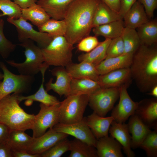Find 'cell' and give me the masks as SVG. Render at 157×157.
Returning a JSON list of instances; mask_svg holds the SVG:
<instances>
[{"instance_id":"obj_28","label":"cell","mask_w":157,"mask_h":157,"mask_svg":"<svg viewBox=\"0 0 157 157\" xmlns=\"http://www.w3.org/2000/svg\"><path fill=\"white\" fill-rule=\"evenodd\" d=\"M22 130L10 131L7 143L13 151H27L32 144L34 138Z\"/></svg>"},{"instance_id":"obj_22","label":"cell","mask_w":157,"mask_h":157,"mask_svg":"<svg viewBox=\"0 0 157 157\" xmlns=\"http://www.w3.org/2000/svg\"><path fill=\"white\" fill-rule=\"evenodd\" d=\"M65 67L72 78H88L97 81L99 75L96 66L86 62H81L78 63L72 62Z\"/></svg>"},{"instance_id":"obj_10","label":"cell","mask_w":157,"mask_h":157,"mask_svg":"<svg viewBox=\"0 0 157 157\" xmlns=\"http://www.w3.org/2000/svg\"><path fill=\"white\" fill-rule=\"evenodd\" d=\"M59 105L48 106L40 103V110L35 115L33 137L36 138L44 134L47 130L52 128L58 123Z\"/></svg>"},{"instance_id":"obj_12","label":"cell","mask_w":157,"mask_h":157,"mask_svg":"<svg viewBox=\"0 0 157 157\" xmlns=\"http://www.w3.org/2000/svg\"><path fill=\"white\" fill-rule=\"evenodd\" d=\"M128 84L120 87L119 101L112 110L111 116L115 121L124 123L135 113L138 102H135L131 98L127 91Z\"/></svg>"},{"instance_id":"obj_32","label":"cell","mask_w":157,"mask_h":157,"mask_svg":"<svg viewBox=\"0 0 157 157\" xmlns=\"http://www.w3.org/2000/svg\"><path fill=\"white\" fill-rule=\"evenodd\" d=\"M141 44L151 46L157 42V21L155 19L147 22L137 28Z\"/></svg>"},{"instance_id":"obj_26","label":"cell","mask_w":157,"mask_h":157,"mask_svg":"<svg viewBox=\"0 0 157 157\" xmlns=\"http://www.w3.org/2000/svg\"><path fill=\"white\" fill-rule=\"evenodd\" d=\"M123 20L96 26L92 28L93 32L97 37L102 36L111 39L121 36L125 27Z\"/></svg>"},{"instance_id":"obj_23","label":"cell","mask_w":157,"mask_h":157,"mask_svg":"<svg viewBox=\"0 0 157 157\" xmlns=\"http://www.w3.org/2000/svg\"><path fill=\"white\" fill-rule=\"evenodd\" d=\"M125 26L136 29L149 21L143 6L138 0L123 17Z\"/></svg>"},{"instance_id":"obj_41","label":"cell","mask_w":157,"mask_h":157,"mask_svg":"<svg viewBox=\"0 0 157 157\" xmlns=\"http://www.w3.org/2000/svg\"><path fill=\"white\" fill-rule=\"evenodd\" d=\"M99 42L97 37L89 35L82 39L77 43V48L80 51L88 52L97 46Z\"/></svg>"},{"instance_id":"obj_21","label":"cell","mask_w":157,"mask_h":157,"mask_svg":"<svg viewBox=\"0 0 157 157\" xmlns=\"http://www.w3.org/2000/svg\"><path fill=\"white\" fill-rule=\"evenodd\" d=\"M98 157H123L122 147L115 138L108 135L97 140L95 146Z\"/></svg>"},{"instance_id":"obj_5","label":"cell","mask_w":157,"mask_h":157,"mask_svg":"<svg viewBox=\"0 0 157 157\" xmlns=\"http://www.w3.org/2000/svg\"><path fill=\"white\" fill-rule=\"evenodd\" d=\"M73 45L64 36H54L49 44L42 48L44 63L49 66L65 67L72 62Z\"/></svg>"},{"instance_id":"obj_44","label":"cell","mask_w":157,"mask_h":157,"mask_svg":"<svg viewBox=\"0 0 157 157\" xmlns=\"http://www.w3.org/2000/svg\"><path fill=\"white\" fill-rule=\"evenodd\" d=\"M10 131L6 126L0 122V145L7 143Z\"/></svg>"},{"instance_id":"obj_34","label":"cell","mask_w":157,"mask_h":157,"mask_svg":"<svg viewBox=\"0 0 157 157\" xmlns=\"http://www.w3.org/2000/svg\"><path fill=\"white\" fill-rule=\"evenodd\" d=\"M121 36L124 46V54H133L141 44L136 29L125 27Z\"/></svg>"},{"instance_id":"obj_39","label":"cell","mask_w":157,"mask_h":157,"mask_svg":"<svg viewBox=\"0 0 157 157\" xmlns=\"http://www.w3.org/2000/svg\"><path fill=\"white\" fill-rule=\"evenodd\" d=\"M4 20L0 17V54L4 59H7L16 48L17 45L8 40L3 31Z\"/></svg>"},{"instance_id":"obj_11","label":"cell","mask_w":157,"mask_h":157,"mask_svg":"<svg viewBox=\"0 0 157 157\" xmlns=\"http://www.w3.org/2000/svg\"><path fill=\"white\" fill-rule=\"evenodd\" d=\"M55 131L72 136L95 147L97 140L88 126L86 117L80 122L70 124L58 123L53 128Z\"/></svg>"},{"instance_id":"obj_4","label":"cell","mask_w":157,"mask_h":157,"mask_svg":"<svg viewBox=\"0 0 157 157\" xmlns=\"http://www.w3.org/2000/svg\"><path fill=\"white\" fill-rule=\"evenodd\" d=\"M19 45L24 49L25 61L18 63L8 60L6 61L7 63L15 68L20 74L35 76L40 72L44 65L42 49L30 39L24 40Z\"/></svg>"},{"instance_id":"obj_25","label":"cell","mask_w":157,"mask_h":157,"mask_svg":"<svg viewBox=\"0 0 157 157\" xmlns=\"http://www.w3.org/2000/svg\"><path fill=\"white\" fill-rule=\"evenodd\" d=\"M74 0H38L41 6L50 17L57 20L64 19L66 10Z\"/></svg>"},{"instance_id":"obj_49","label":"cell","mask_w":157,"mask_h":157,"mask_svg":"<svg viewBox=\"0 0 157 157\" xmlns=\"http://www.w3.org/2000/svg\"><path fill=\"white\" fill-rule=\"evenodd\" d=\"M149 94L153 96L156 98L157 97V85L154 86L150 91Z\"/></svg>"},{"instance_id":"obj_18","label":"cell","mask_w":157,"mask_h":157,"mask_svg":"<svg viewBox=\"0 0 157 157\" xmlns=\"http://www.w3.org/2000/svg\"><path fill=\"white\" fill-rule=\"evenodd\" d=\"M129 131L131 135V147L134 149L140 146L151 130L135 113L131 116L127 124Z\"/></svg>"},{"instance_id":"obj_33","label":"cell","mask_w":157,"mask_h":157,"mask_svg":"<svg viewBox=\"0 0 157 157\" xmlns=\"http://www.w3.org/2000/svg\"><path fill=\"white\" fill-rule=\"evenodd\" d=\"M70 153L69 157H98L94 147L75 138L70 141Z\"/></svg>"},{"instance_id":"obj_19","label":"cell","mask_w":157,"mask_h":157,"mask_svg":"<svg viewBox=\"0 0 157 157\" xmlns=\"http://www.w3.org/2000/svg\"><path fill=\"white\" fill-rule=\"evenodd\" d=\"M87 124L97 139L108 135L111 124L114 120L112 116H101L94 112L86 117Z\"/></svg>"},{"instance_id":"obj_47","label":"cell","mask_w":157,"mask_h":157,"mask_svg":"<svg viewBox=\"0 0 157 157\" xmlns=\"http://www.w3.org/2000/svg\"><path fill=\"white\" fill-rule=\"evenodd\" d=\"M13 2L21 9L28 8L36 3L38 0H13Z\"/></svg>"},{"instance_id":"obj_13","label":"cell","mask_w":157,"mask_h":157,"mask_svg":"<svg viewBox=\"0 0 157 157\" xmlns=\"http://www.w3.org/2000/svg\"><path fill=\"white\" fill-rule=\"evenodd\" d=\"M67 134L57 131L53 128L40 137L34 138L27 152L32 154L40 155L61 140L67 138Z\"/></svg>"},{"instance_id":"obj_31","label":"cell","mask_w":157,"mask_h":157,"mask_svg":"<svg viewBox=\"0 0 157 157\" xmlns=\"http://www.w3.org/2000/svg\"><path fill=\"white\" fill-rule=\"evenodd\" d=\"M21 9V17L30 21L38 28L50 19L45 10L37 3L28 8Z\"/></svg>"},{"instance_id":"obj_14","label":"cell","mask_w":157,"mask_h":157,"mask_svg":"<svg viewBox=\"0 0 157 157\" xmlns=\"http://www.w3.org/2000/svg\"><path fill=\"white\" fill-rule=\"evenodd\" d=\"M51 74L56 77L55 82H52L51 78L45 84L46 90L47 92L53 90L61 97H67L70 94V84L72 78L63 67H57L50 70Z\"/></svg>"},{"instance_id":"obj_50","label":"cell","mask_w":157,"mask_h":157,"mask_svg":"<svg viewBox=\"0 0 157 157\" xmlns=\"http://www.w3.org/2000/svg\"><path fill=\"white\" fill-rule=\"evenodd\" d=\"M3 74L0 72V81L2 80L3 78Z\"/></svg>"},{"instance_id":"obj_6","label":"cell","mask_w":157,"mask_h":157,"mask_svg":"<svg viewBox=\"0 0 157 157\" xmlns=\"http://www.w3.org/2000/svg\"><path fill=\"white\" fill-rule=\"evenodd\" d=\"M88 104V95H69L59 106L58 123L70 124L78 122L83 118L85 109Z\"/></svg>"},{"instance_id":"obj_2","label":"cell","mask_w":157,"mask_h":157,"mask_svg":"<svg viewBox=\"0 0 157 157\" xmlns=\"http://www.w3.org/2000/svg\"><path fill=\"white\" fill-rule=\"evenodd\" d=\"M154 45L141 44L133 54L129 67L131 77L142 92L157 85V48Z\"/></svg>"},{"instance_id":"obj_29","label":"cell","mask_w":157,"mask_h":157,"mask_svg":"<svg viewBox=\"0 0 157 157\" xmlns=\"http://www.w3.org/2000/svg\"><path fill=\"white\" fill-rule=\"evenodd\" d=\"M101 88L97 81L88 78H72L69 95H89Z\"/></svg>"},{"instance_id":"obj_30","label":"cell","mask_w":157,"mask_h":157,"mask_svg":"<svg viewBox=\"0 0 157 157\" xmlns=\"http://www.w3.org/2000/svg\"><path fill=\"white\" fill-rule=\"evenodd\" d=\"M123 19L119 13L100 0L94 15L92 28L117 20Z\"/></svg>"},{"instance_id":"obj_48","label":"cell","mask_w":157,"mask_h":157,"mask_svg":"<svg viewBox=\"0 0 157 157\" xmlns=\"http://www.w3.org/2000/svg\"><path fill=\"white\" fill-rule=\"evenodd\" d=\"M13 157H40V155L32 154L25 151H13Z\"/></svg>"},{"instance_id":"obj_45","label":"cell","mask_w":157,"mask_h":157,"mask_svg":"<svg viewBox=\"0 0 157 157\" xmlns=\"http://www.w3.org/2000/svg\"><path fill=\"white\" fill-rule=\"evenodd\" d=\"M0 157H13V151L7 143L0 145Z\"/></svg>"},{"instance_id":"obj_40","label":"cell","mask_w":157,"mask_h":157,"mask_svg":"<svg viewBox=\"0 0 157 157\" xmlns=\"http://www.w3.org/2000/svg\"><path fill=\"white\" fill-rule=\"evenodd\" d=\"M124 46L121 36L111 40L107 49L106 58L116 57L124 54Z\"/></svg>"},{"instance_id":"obj_36","label":"cell","mask_w":157,"mask_h":157,"mask_svg":"<svg viewBox=\"0 0 157 157\" xmlns=\"http://www.w3.org/2000/svg\"><path fill=\"white\" fill-rule=\"evenodd\" d=\"M140 147L145 151L148 157H157V129L151 131Z\"/></svg>"},{"instance_id":"obj_20","label":"cell","mask_w":157,"mask_h":157,"mask_svg":"<svg viewBox=\"0 0 157 157\" xmlns=\"http://www.w3.org/2000/svg\"><path fill=\"white\" fill-rule=\"evenodd\" d=\"M133 54H123L120 56L106 58L96 66L99 75H102L118 69L129 67Z\"/></svg>"},{"instance_id":"obj_8","label":"cell","mask_w":157,"mask_h":157,"mask_svg":"<svg viewBox=\"0 0 157 157\" xmlns=\"http://www.w3.org/2000/svg\"><path fill=\"white\" fill-rule=\"evenodd\" d=\"M120 87L101 88L88 95V104L93 112L105 117L119 98Z\"/></svg>"},{"instance_id":"obj_38","label":"cell","mask_w":157,"mask_h":157,"mask_svg":"<svg viewBox=\"0 0 157 157\" xmlns=\"http://www.w3.org/2000/svg\"><path fill=\"white\" fill-rule=\"evenodd\" d=\"M0 10L2 12L0 17L7 16L8 17L17 19L21 17V8L10 0H0Z\"/></svg>"},{"instance_id":"obj_42","label":"cell","mask_w":157,"mask_h":157,"mask_svg":"<svg viewBox=\"0 0 157 157\" xmlns=\"http://www.w3.org/2000/svg\"><path fill=\"white\" fill-rule=\"evenodd\" d=\"M137 0L143 6L148 19L152 18L157 8V0Z\"/></svg>"},{"instance_id":"obj_15","label":"cell","mask_w":157,"mask_h":157,"mask_svg":"<svg viewBox=\"0 0 157 157\" xmlns=\"http://www.w3.org/2000/svg\"><path fill=\"white\" fill-rule=\"evenodd\" d=\"M135 113L150 129H157L156 98L146 99L138 102Z\"/></svg>"},{"instance_id":"obj_43","label":"cell","mask_w":157,"mask_h":157,"mask_svg":"<svg viewBox=\"0 0 157 157\" xmlns=\"http://www.w3.org/2000/svg\"><path fill=\"white\" fill-rule=\"evenodd\" d=\"M137 0H120V8L119 14L123 18Z\"/></svg>"},{"instance_id":"obj_35","label":"cell","mask_w":157,"mask_h":157,"mask_svg":"<svg viewBox=\"0 0 157 157\" xmlns=\"http://www.w3.org/2000/svg\"><path fill=\"white\" fill-rule=\"evenodd\" d=\"M38 28L39 31L47 33L53 37L65 36L66 26L63 19L59 20L52 18L38 27Z\"/></svg>"},{"instance_id":"obj_27","label":"cell","mask_w":157,"mask_h":157,"mask_svg":"<svg viewBox=\"0 0 157 157\" xmlns=\"http://www.w3.org/2000/svg\"><path fill=\"white\" fill-rule=\"evenodd\" d=\"M111 40L105 38L90 51L80 55L78 57V61L89 62L96 66L106 58L107 49Z\"/></svg>"},{"instance_id":"obj_3","label":"cell","mask_w":157,"mask_h":157,"mask_svg":"<svg viewBox=\"0 0 157 157\" xmlns=\"http://www.w3.org/2000/svg\"><path fill=\"white\" fill-rule=\"evenodd\" d=\"M18 95L13 93L0 100V122L10 131L32 129L35 115L27 113L20 106Z\"/></svg>"},{"instance_id":"obj_46","label":"cell","mask_w":157,"mask_h":157,"mask_svg":"<svg viewBox=\"0 0 157 157\" xmlns=\"http://www.w3.org/2000/svg\"><path fill=\"white\" fill-rule=\"evenodd\" d=\"M100 0L113 10L119 13L120 8V0Z\"/></svg>"},{"instance_id":"obj_7","label":"cell","mask_w":157,"mask_h":157,"mask_svg":"<svg viewBox=\"0 0 157 157\" xmlns=\"http://www.w3.org/2000/svg\"><path fill=\"white\" fill-rule=\"evenodd\" d=\"M0 68L3 74V80L0 81V100L12 93L20 95L31 90L34 76L15 74L2 61L0 62Z\"/></svg>"},{"instance_id":"obj_9","label":"cell","mask_w":157,"mask_h":157,"mask_svg":"<svg viewBox=\"0 0 157 157\" xmlns=\"http://www.w3.org/2000/svg\"><path fill=\"white\" fill-rule=\"evenodd\" d=\"M7 21L16 28L20 42L30 39L36 42L42 49L47 46L53 37L47 33L36 30L31 24L21 17L17 19L8 17Z\"/></svg>"},{"instance_id":"obj_24","label":"cell","mask_w":157,"mask_h":157,"mask_svg":"<svg viewBox=\"0 0 157 157\" xmlns=\"http://www.w3.org/2000/svg\"><path fill=\"white\" fill-rule=\"evenodd\" d=\"M47 69L43 67L41 70L42 74V82L38 91L34 94L27 96L20 95H17V98L20 102L22 101L33 102L37 101L48 106H55L60 105V102L57 98L49 94L44 87V75Z\"/></svg>"},{"instance_id":"obj_37","label":"cell","mask_w":157,"mask_h":157,"mask_svg":"<svg viewBox=\"0 0 157 157\" xmlns=\"http://www.w3.org/2000/svg\"><path fill=\"white\" fill-rule=\"evenodd\" d=\"M70 149V141L66 138L59 141L42 154L40 157H60Z\"/></svg>"},{"instance_id":"obj_17","label":"cell","mask_w":157,"mask_h":157,"mask_svg":"<svg viewBox=\"0 0 157 157\" xmlns=\"http://www.w3.org/2000/svg\"><path fill=\"white\" fill-rule=\"evenodd\" d=\"M110 136L121 145L124 153L128 157H134L135 154L131 149V136L127 124L117 122L114 120L110 126L109 132Z\"/></svg>"},{"instance_id":"obj_16","label":"cell","mask_w":157,"mask_h":157,"mask_svg":"<svg viewBox=\"0 0 157 157\" xmlns=\"http://www.w3.org/2000/svg\"><path fill=\"white\" fill-rule=\"evenodd\" d=\"M131 77L129 67L125 68L99 75L97 81L101 88L120 87L128 84Z\"/></svg>"},{"instance_id":"obj_1","label":"cell","mask_w":157,"mask_h":157,"mask_svg":"<svg viewBox=\"0 0 157 157\" xmlns=\"http://www.w3.org/2000/svg\"><path fill=\"white\" fill-rule=\"evenodd\" d=\"M100 0H74L70 4L64 19L66 26L64 36L71 44H77L90 35L93 19Z\"/></svg>"}]
</instances>
